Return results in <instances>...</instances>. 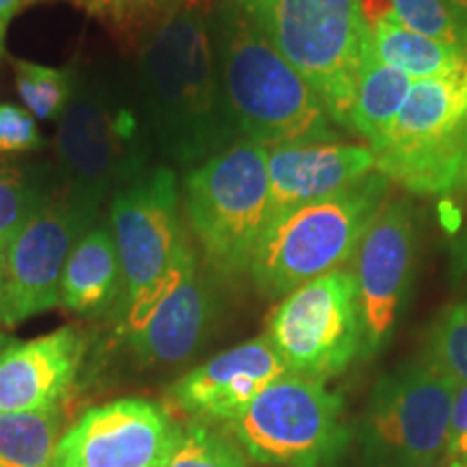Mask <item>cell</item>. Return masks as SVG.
<instances>
[{"instance_id":"obj_1","label":"cell","mask_w":467,"mask_h":467,"mask_svg":"<svg viewBox=\"0 0 467 467\" xmlns=\"http://www.w3.org/2000/svg\"><path fill=\"white\" fill-rule=\"evenodd\" d=\"M132 87L151 148L175 165H202L241 139L221 89L206 9L192 0L143 35Z\"/></svg>"},{"instance_id":"obj_2","label":"cell","mask_w":467,"mask_h":467,"mask_svg":"<svg viewBox=\"0 0 467 467\" xmlns=\"http://www.w3.org/2000/svg\"><path fill=\"white\" fill-rule=\"evenodd\" d=\"M210 31L221 89L241 139L266 150L336 141L334 119L317 91L232 0L221 5Z\"/></svg>"},{"instance_id":"obj_3","label":"cell","mask_w":467,"mask_h":467,"mask_svg":"<svg viewBox=\"0 0 467 467\" xmlns=\"http://www.w3.org/2000/svg\"><path fill=\"white\" fill-rule=\"evenodd\" d=\"M151 150L132 83L107 67L76 72L72 100L55 137L69 200L100 213L109 197L148 171Z\"/></svg>"},{"instance_id":"obj_4","label":"cell","mask_w":467,"mask_h":467,"mask_svg":"<svg viewBox=\"0 0 467 467\" xmlns=\"http://www.w3.org/2000/svg\"><path fill=\"white\" fill-rule=\"evenodd\" d=\"M110 232L121 265V331L130 336L197 260L171 167H150L110 197Z\"/></svg>"},{"instance_id":"obj_5","label":"cell","mask_w":467,"mask_h":467,"mask_svg":"<svg viewBox=\"0 0 467 467\" xmlns=\"http://www.w3.org/2000/svg\"><path fill=\"white\" fill-rule=\"evenodd\" d=\"M348 130L358 80L372 50L359 0H232Z\"/></svg>"},{"instance_id":"obj_6","label":"cell","mask_w":467,"mask_h":467,"mask_svg":"<svg viewBox=\"0 0 467 467\" xmlns=\"http://www.w3.org/2000/svg\"><path fill=\"white\" fill-rule=\"evenodd\" d=\"M388 192L389 180L372 171L273 223L249 271L260 295L284 299L303 284L348 265Z\"/></svg>"},{"instance_id":"obj_7","label":"cell","mask_w":467,"mask_h":467,"mask_svg":"<svg viewBox=\"0 0 467 467\" xmlns=\"http://www.w3.org/2000/svg\"><path fill=\"white\" fill-rule=\"evenodd\" d=\"M184 214L210 273L251 271L268 227V151L238 139L184 178Z\"/></svg>"},{"instance_id":"obj_8","label":"cell","mask_w":467,"mask_h":467,"mask_svg":"<svg viewBox=\"0 0 467 467\" xmlns=\"http://www.w3.org/2000/svg\"><path fill=\"white\" fill-rule=\"evenodd\" d=\"M375 151L377 171L413 195L467 189V58L452 72L411 85Z\"/></svg>"},{"instance_id":"obj_9","label":"cell","mask_w":467,"mask_h":467,"mask_svg":"<svg viewBox=\"0 0 467 467\" xmlns=\"http://www.w3.org/2000/svg\"><path fill=\"white\" fill-rule=\"evenodd\" d=\"M227 433L244 457L265 467H331L350 440L340 396L320 379L292 372L227 422Z\"/></svg>"},{"instance_id":"obj_10","label":"cell","mask_w":467,"mask_h":467,"mask_svg":"<svg viewBox=\"0 0 467 467\" xmlns=\"http://www.w3.org/2000/svg\"><path fill=\"white\" fill-rule=\"evenodd\" d=\"M292 375H340L364 355L358 285L353 273L334 271L285 295L268 314L266 334Z\"/></svg>"},{"instance_id":"obj_11","label":"cell","mask_w":467,"mask_h":467,"mask_svg":"<svg viewBox=\"0 0 467 467\" xmlns=\"http://www.w3.org/2000/svg\"><path fill=\"white\" fill-rule=\"evenodd\" d=\"M457 385L426 361L383 377L368 407V441L385 461L413 467L448 452Z\"/></svg>"},{"instance_id":"obj_12","label":"cell","mask_w":467,"mask_h":467,"mask_svg":"<svg viewBox=\"0 0 467 467\" xmlns=\"http://www.w3.org/2000/svg\"><path fill=\"white\" fill-rule=\"evenodd\" d=\"M98 210L66 192L48 200L5 249L0 325L16 327L58 306V290L74 244L96 225Z\"/></svg>"},{"instance_id":"obj_13","label":"cell","mask_w":467,"mask_h":467,"mask_svg":"<svg viewBox=\"0 0 467 467\" xmlns=\"http://www.w3.org/2000/svg\"><path fill=\"white\" fill-rule=\"evenodd\" d=\"M416 244V210L405 200H388L355 249L348 271L358 285L364 355L381 350L392 336L411 285Z\"/></svg>"},{"instance_id":"obj_14","label":"cell","mask_w":467,"mask_h":467,"mask_svg":"<svg viewBox=\"0 0 467 467\" xmlns=\"http://www.w3.org/2000/svg\"><path fill=\"white\" fill-rule=\"evenodd\" d=\"M178 433L159 402L119 399L89 409L69 426L50 467H162Z\"/></svg>"},{"instance_id":"obj_15","label":"cell","mask_w":467,"mask_h":467,"mask_svg":"<svg viewBox=\"0 0 467 467\" xmlns=\"http://www.w3.org/2000/svg\"><path fill=\"white\" fill-rule=\"evenodd\" d=\"M284 375H288L284 359L268 337L260 336L192 368L169 388V396L192 422L227 424Z\"/></svg>"},{"instance_id":"obj_16","label":"cell","mask_w":467,"mask_h":467,"mask_svg":"<svg viewBox=\"0 0 467 467\" xmlns=\"http://www.w3.org/2000/svg\"><path fill=\"white\" fill-rule=\"evenodd\" d=\"M266 151L268 227L377 171L375 151L359 143H285Z\"/></svg>"},{"instance_id":"obj_17","label":"cell","mask_w":467,"mask_h":467,"mask_svg":"<svg viewBox=\"0 0 467 467\" xmlns=\"http://www.w3.org/2000/svg\"><path fill=\"white\" fill-rule=\"evenodd\" d=\"M85 355V337L61 327L0 350V413L57 409L66 400Z\"/></svg>"},{"instance_id":"obj_18","label":"cell","mask_w":467,"mask_h":467,"mask_svg":"<svg viewBox=\"0 0 467 467\" xmlns=\"http://www.w3.org/2000/svg\"><path fill=\"white\" fill-rule=\"evenodd\" d=\"M217 314L213 279L200 258L192 262L180 284L151 309L145 323L126 336L134 359L141 366H175L191 359L206 342Z\"/></svg>"},{"instance_id":"obj_19","label":"cell","mask_w":467,"mask_h":467,"mask_svg":"<svg viewBox=\"0 0 467 467\" xmlns=\"http://www.w3.org/2000/svg\"><path fill=\"white\" fill-rule=\"evenodd\" d=\"M121 299V265L109 223L93 225L66 262L58 303L78 317H102Z\"/></svg>"},{"instance_id":"obj_20","label":"cell","mask_w":467,"mask_h":467,"mask_svg":"<svg viewBox=\"0 0 467 467\" xmlns=\"http://www.w3.org/2000/svg\"><path fill=\"white\" fill-rule=\"evenodd\" d=\"M368 26L379 61L407 74L413 83L452 72L467 58V52L407 28L394 11L379 16Z\"/></svg>"},{"instance_id":"obj_21","label":"cell","mask_w":467,"mask_h":467,"mask_svg":"<svg viewBox=\"0 0 467 467\" xmlns=\"http://www.w3.org/2000/svg\"><path fill=\"white\" fill-rule=\"evenodd\" d=\"M411 85L413 80L407 74L385 66L370 50L358 80L348 130L358 132L368 141V148L377 150L399 117Z\"/></svg>"},{"instance_id":"obj_22","label":"cell","mask_w":467,"mask_h":467,"mask_svg":"<svg viewBox=\"0 0 467 467\" xmlns=\"http://www.w3.org/2000/svg\"><path fill=\"white\" fill-rule=\"evenodd\" d=\"M61 440V409L0 413V467H50Z\"/></svg>"},{"instance_id":"obj_23","label":"cell","mask_w":467,"mask_h":467,"mask_svg":"<svg viewBox=\"0 0 467 467\" xmlns=\"http://www.w3.org/2000/svg\"><path fill=\"white\" fill-rule=\"evenodd\" d=\"M16 89L35 119L58 121L72 100L76 69H58L31 61H16Z\"/></svg>"},{"instance_id":"obj_24","label":"cell","mask_w":467,"mask_h":467,"mask_svg":"<svg viewBox=\"0 0 467 467\" xmlns=\"http://www.w3.org/2000/svg\"><path fill=\"white\" fill-rule=\"evenodd\" d=\"M422 361L454 385L467 383V296L437 317L426 337Z\"/></svg>"},{"instance_id":"obj_25","label":"cell","mask_w":467,"mask_h":467,"mask_svg":"<svg viewBox=\"0 0 467 467\" xmlns=\"http://www.w3.org/2000/svg\"><path fill=\"white\" fill-rule=\"evenodd\" d=\"M162 467H249V459L236 441L206 424L191 422L180 426L178 440Z\"/></svg>"},{"instance_id":"obj_26","label":"cell","mask_w":467,"mask_h":467,"mask_svg":"<svg viewBox=\"0 0 467 467\" xmlns=\"http://www.w3.org/2000/svg\"><path fill=\"white\" fill-rule=\"evenodd\" d=\"M389 7L411 31L467 52V17L451 0H389Z\"/></svg>"},{"instance_id":"obj_27","label":"cell","mask_w":467,"mask_h":467,"mask_svg":"<svg viewBox=\"0 0 467 467\" xmlns=\"http://www.w3.org/2000/svg\"><path fill=\"white\" fill-rule=\"evenodd\" d=\"M48 202L44 184L16 165L0 162V249H7L35 213Z\"/></svg>"},{"instance_id":"obj_28","label":"cell","mask_w":467,"mask_h":467,"mask_svg":"<svg viewBox=\"0 0 467 467\" xmlns=\"http://www.w3.org/2000/svg\"><path fill=\"white\" fill-rule=\"evenodd\" d=\"M72 3L115 28L119 35H128V37L141 35L143 37L151 26L159 25L162 17L180 7L184 0H72Z\"/></svg>"},{"instance_id":"obj_29","label":"cell","mask_w":467,"mask_h":467,"mask_svg":"<svg viewBox=\"0 0 467 467\" xmlns=\"http://www.w3.org/2000/svg\"><path fill=\"white\" fill-rule=\"evenodd\" d=\"M42 145L37 119L26 109L0 104V154L31 151Z\"/></svg>"},{"instance_id":"obj_30","label":"cell","mask_w":467,"mask_h":467,"mask_svg":"<svg viewBox=\"0 0 467 467\" xmlns=\"http://www.w3.org/2000/svg\"><path fill=\"white\" fill-rule=\"evenodd\" d=\"M448 452L452 459L467 457V383L457 385V389H454Z\"/></svg>"},{"instance_id":"obj_31","label":"cell","mask_w":467,"mask_h":467,"mask_svg":"<svg viewBox=\"0 0 467 467\" xmlns=\"http://www.w3.org/2000/svg\"><path fill=\"white\" fill-rule=\"evenodd\" d=\"M452 266L459 277L467 279V230L452 244Z\"/></svg>"},{"instance_id":"obj_32","label":"cell","mask_w":467,"mask_h":467,"mask_svg":"<svg viewBox=\"0 0 467 467\" xmlns=\"http://www.w3.org/2000/svg\"><path fill=\"white\" fill-rule=\"evenodd\" d=\"M31 3H35V0H0V14L14 17L17 11L25 9L26 5H31Z\"/></svg>"},{"instance_id":"obj_33","label":"cell","mask_w":467,"mask_h":467,"mask_svg":"<svg viewBox=\"0 0 467 467\" xmlns=\"http://www.w3.org/2000/svg\"><path fill=\"white\" fill-rule=\"evenodd\" d=\"M451 463H452L451 452H443V454H440V457H435V459H431V461H424V463L413 465V467H451Z\"/></svg>"},{"instance_id":"obj_34","label":"cell","mask_w":467,"mask_h":467,"mask_svg":"<svg viewBox=\"0 0 467 467\" xmlns=\"http://www.w3.org/2000/svg\"><path fill=\"white\" fill-rule=\"evenodd\" d=\"M9 20H11V16L0 14V57H3V52H5V37H7Z\"/></svg>"},{"instance_id":"obj_35","label":"cell","mask_w":467,"mask_h":467,"mask_svg":"<svg viewBox=\"0 0 467 467\" xmlns=\"http://www.w3.org/2000/svg\"><path fill=\"white\" fill-rule=\"evenodd\" d=\"M452 7L467 17V0H451Z\"/></svg>"},{"instance_id":"obj_36","label":"cell","mask_w":467,"mask_h":467,"mask_svg":"<svg viewBox=\"0 0 467 467\" xmlns=\"http://www.w3.org/2000/svg\"><path fill=\"white\" fill-rule=\"evenodd\" d=\"M3 277H5V251L0 249V296H3Z\"/></svg>"},{"instance_id":"obj_37","label":"cell","mask_w":467,"mask_h":467,"mask_svg":"<svg viewBox=\"0 0 467 467\" xmlns=\"http://www.w3.org/2000/svg\"><path fill=\"white\" fill-rule=\"evenodd\" d=\"M451 467H467V457L465 459H452Z\"/></svg>"}]
</instances>
